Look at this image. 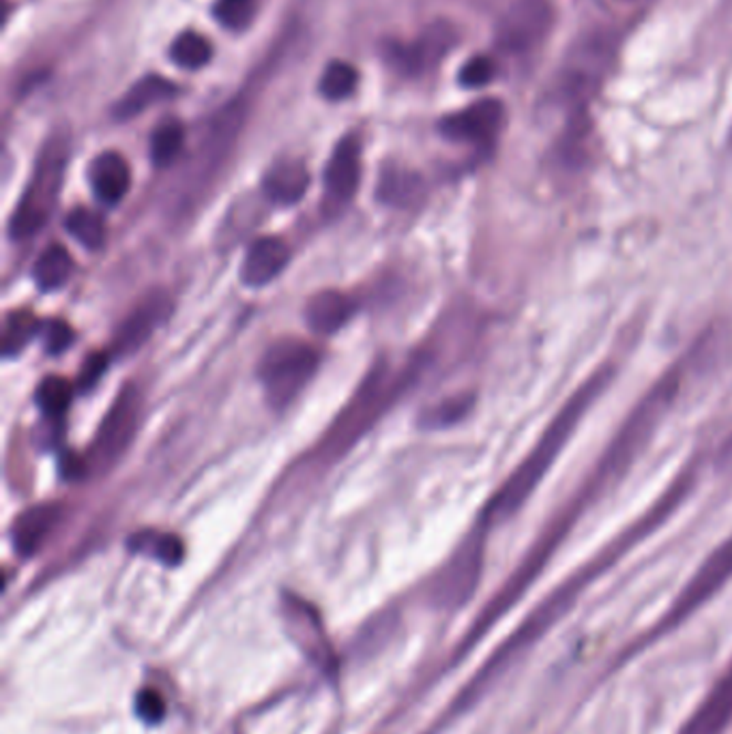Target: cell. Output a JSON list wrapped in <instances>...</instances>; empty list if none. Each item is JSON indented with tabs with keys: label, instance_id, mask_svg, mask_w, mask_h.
Wrapping results in <instances>:
<instances>
[{
	"label": "cell",
	"instance_id": "obj_1",
	"mask_svg": "<svg viewBox=\"0 0 732 734\" xmlns=\"http://www.w3.org/2000/svg\"><path fill=\"white\" fill-rule=\"evenodd\" d=\"M611 379H613V370L602 368L563 404V408L556 413V417L543 429L540 440L529 451V456L516 466V470L502 483L501 490L490 499L488 507L484 509V513H481L484 529L497 526L505 520H509L513 513L520 511V507L524 502L533 497L541 479L548 475L552 464L556 462V458L570 443L582 417L604 393Z\"/></svg>",
	"mask_w": 732,
	"mask_h": 734
},
{
	"label": "cell",
	"instance_id": "obj_2",
	"mask_svg": "<svg viewBox=\"0 0 732 734\" xmlns=\"http://www.w3.org/2000/svg\"><path fill=\"white\" fill-rule=\"evenodd\" d=\"M413 374V368L404 372H393L385 361L374 365L357 389V393L350 397L342 415L320 440L314 458L320 464H331L347 456L348 449L379 422V417L385 415L386 408L411 385Z\"/></svg>",
	"mask_w": 732,
	"mask_h": 734
},
{
	"label": "cell",
	"instance_id": "obj_3",
	"mask_svg": "<svg viewBox=\"0 0 732 734\" xmlns=\"http://www.w3.org/2000/svg\"><path fill=\"white\" fill-rule=\"evenodd\" d=\"M65 166H67L65 140H50L47 147L39 155L33 179L9 222V232L13 238H29L45 226L47 217L52 215L59 202Z\"/></svg>",
	"mask_w": 732,
	"mask_h": 734
},
{
	"label": "cell",
	"instance_id": "obj_4",
	"mask_svg": "<svg viewBox=\"0 0 732 734\" xmlns=\"http://www.w3.org/2000/svg\"><path fill=\"white\" fill-rule=\"evenodd\" d=\"M318 363V352L301 340L284 338L275 342L258 365V379L270 406L275 411L286 408L308 386Z\"/></svg>",
	"mask_w": 732,
	"mask_h": 734
},
{
	"label": "cell",
	"instance_id": "obj_5",
	"mask_svg": "<svg viewBox=\"0 0 732 734\" xmlns=\"http://www.w3.org/2000/svg\"><path fill=\"white\" fill-rule=\"evenodd\" d=\"M140 419V393L134 385L125 386L104 415L86 456L82 460V475L102 477L115 468L129 449Z\"/></svg>",
	"mask_w": 732,
	"mask_h": 734
},
{
	"label": "cell",
	"instance_id": "obj_6",
	"mask_svg": "<svg viewBox=\"0 0 732 734\" xmlns=\"http://www.w3.org/2000/svg\"><path fill=\"white\" fill-rule=\"evenodd\" d=\"M554 11L548 0H516L501 18L497 39L505 52L524 54L550 33Z\"/></svg>",
	"mask_w": 732,
	"mask_h": 734
},
{
	"label": "cell",
	"instance_id": "obj_7",
	"mask_svg": "<svg viewBox=\"0 0 732 734\" xmlns=\"http://www.w3.org/2000/svg\"><path fill=\"white\" fill-rule=\"evenodd\" d=\"M172 311V299L166 290H151L118 325L110 352L116 357H129L145 347L161 322Z\"/></svg>",
	"mask_w": 732,
	"mask_h": 734
},
{
	"label": "cell",
	"instance_id": "obj_8",
	"mask_svg": "<svg viewBox=\"0 0 732 734\" xmlns=\"http://www.w3.org/2000/svg\"><path fill=\"white\" fill-rule=\"evenodd\" d=\"M502 120H505V108L501 102L481 99L477 104L466 106L460 113L445 116L438 129L452 142L486 147L499 136Z\"/></svg>",
	"mask_w": 732,
	"mask_h": 734
},
{
	"label": "cell",
	"instance_id": "obj_9",
	"mask_svg": "<svg viewBox=\"0 0 732 734\" xmlns=\"http://www.w3.org/2000/svg\"><path fill=\"white\" fill-rule=\"evenodd\" d=\"M284 618L288 623L290 636L295 642L304 649V653L325 672L336 670V659L331 653V647L325 638L322 625L318 620V615L309 608L308 604L299 602L297 597H288L284 602Z\"/></svg>",
	"mask_w": 732,
	"mask_h": 734
},
{
	"label": "cell",
	"instance_id": "obj_10",
	"mask_svg": "<svg viewBox=\"0 0 732 734\" xmlns=\"http://www.w3.org/2000/svg\"><path fill=\"white\" fill-rule=\"evenodd\" d=\"M361 179V149L354 138H344L325 168V192L331 206L340 209L352 200Z\"/></svg>",
	"mask_w": 732,
	"mask_h": 734
},
{
	"label": "cell",
	"instance_id": "obj_11",
	"mask_svg": "<svg viewBox=\"0 0 732 734\" xmlns=\"http://www.w3.org/2000/svg\"><path fill=\"white\" fill-rule=\"evenodd\" d=\"M732 576V535L724 541L698 570L694 579L686 586L683 595L677 602L675 617H683L698 608L704 599H709L726 579Z\"/></svg>",
	"mask_w": 732,
	"mask_h": 734
},
{
	"label": "cell",
	"instance_id": "obj_12",
	"mask_svg": "<svg viewBox=\"0 0 732 734\" xmlns=\"http://www.w3.org/2000/svg\"><path fill=\"white\" fill-rule=\"evenodd\" d=\"M481 538H470L463 545V550L452 559L445 572L436 578L434 597L441 604L463 602L464 597L473 591L477 572H479V556H481Z\"/></svg>",
	"mask_w": 732,
	"mask_h": 734
},
{
	"label": "cell",
	"instance_id": "obj_13",
	"mask_svg": "<svg viewBox=\"0 0 732 734\" xmlns=\"http://www.w3.org/2000/svg\"><path fill=\"white\" fill-rule=\"evenodd\" d=\"M290 260V247L279 236L258 238L245 254L241 279L250 288H263L270 284Z\"/></svg>",
	"mask_w": 732,
	"mask_h": 734
},
{
	"label": "cell",
	"instance_id": "obj_14",
	"mask_svg": "<svg viewBox=\"0 0 732 734\" xmlns=\"http://www.w3.org/2000/svg\"><path fill=\"white\" fill-rule=\"evenodd\" d=\"M61 520H63V507H59V504L45 502V504H35V507L24 509L11 526V540H13L15 550L22 556L35 554L47 538L56 531Z\"/></svg>",
	"mask_w": 732,
	"mask_h": 734
},
{
	"label": "cell",
	"instance_id": "obj_15",
	"mask_svg": "<svg viewBox=\"0 0 732 734\" xmlns=\"http://www.w3.org/2000/svg\"><path fill=\"white\" fill-rule=\"evenodd\" d=\"M88 185L102 204L116 206L131 188L129 163L115 151L97 155L88 166Z\"/></svg>",
	"mask_w": 732,
	"mask_h": 734
},
{
	"label": "cell",
	"instance_id": "obj_16",
	"mask_svg": "<svg viewBox=\"0 0 732 734\" xmlns=\"http://www.w3.org/2000/svg\"><path fill=\"white\" fill-rule=\"evenodd\" d=\"M308 188V168L299 159L277 161L275 166H270L263 181V190L267 193V198L282 206L297 204L306 195Z\"/></svg>",
	"mask_w": 732,
	"mask_h": 734
},
{
	"label": "cell",
	"instance_id": "obj_17",
	"mask_svg": "<svg viewBox=\"0 0 732 734\" xmlns=\"http://www.w3.org/2000/svg\"><path fill=\"white\" fill-rule=\"evenodd\" d=\"M354 311V304L340 290H322L314 295L306 308V320L311 331L320 336L338 333Z\"/></svg>",
	"mask_w": 732,
	"mask_h": 734
},
{
	"label": "cell",
	"instance_id": "obj_18",
	"mask_svg": "<svg viewBox=\"0 0 732 734\" xmlns=\"http://www.w3.org/2000/svg\"><path fill=\"white\" fill-rule=\"evenodd\" d=\"M454 43V31L449 26H436L427 31L424 38L397 50V65L411 74H420L434 63H438Z\"/></svg>",
	"mask_w": 732,
	"mask_h": 734
},
{
	"label": "cell",
	"instance_id": "obj_19",
	"mask_svg": "<svg viewBox=\"0 0 732 734\" xmlns=\"http://www.w3.org/2000/svg\"><path fill=\"white\" fill-rule=\"evenodd\" d=\"M174 93H177V86L166 77H142L116 102L113 115L118 120H129L131 116L149 110L155 104H161L163 99H170Z\"/></svg>",
	"mask_w": 732,
	"mask_h": 734
},
{
	"label": "cell",
	"instance_id": "obj_20",
	"mask_svg": "<svg viewBox=\"0 0 732 734\" xmlns=\"http://www.w3.org/2000/svg\"><path fill=\"white\" fill-rule=\"evenodd\" d=\"M74 273V260L63 245H50L35 263L33 277L39 288L50 292L63 288Z\"/></svg>",
	"mask_w": 732,
	"mask_h": 734
},
{
	"label": "cell",
	"instance_id": "obj_21",
	"mask_svg": "<svg viewBox=\"0 0 732 734\" xmlns=\"http://www.w3.org/2000/svg\"><path fill=\"white\" fill-rule=\"evenodd\" d=\"M129 547L134 552H142L153 556L155 561L163 563L166 567H177L185 556V545L177 535H161V533H140L129 540Z\"/></svg>",
	"mask_w": 732,
	"mask_h": 734
},
{
	"label": "cell",
	"instance_id": "obj_22",
	"mask_svg": "<svg viewBox=\"0 0 732 734\" xmlns=\"http://www.w3.org/2000/svg\"><path fill=\"white\" fill-rule=\"evenodd\" d=\"M185 147V129L179 120H163L151 136V159L157 168L170 166Z\"/></svg>",
	"mask_w": 732,
	"mask_h": 734
},
{
	"label": "cell",
	"instance_id": "obj_23",
	"mask_svg": "<svg viewBox=\"0 0 732 734\" xmlns=\"http://www.w3.org/2000/svg\"><path fill=\"white\" fill-rule=\"evenodd\" d=\"M213 56L211 41L195 31H183L170 45V58L181 70H200Z\"/></svg>",
	"mask_w": 732,
	"mask_h": 734
},
{
	"label": "cell",
	"instance_id": "obj_24",
	"mask_svg": "<svg viewBox=\"0 0 732 734\" xmlns=\"http://www.w3.org/2000/svg\"><path fill=\"white\" fill-rule=\"evenodd\" d=\"M65 228L86 249H99L106 243V224L102 215L91 209H74L65 220Z\"/></svg>",
	"mask_w": 732,
	"mask_h": 734
},
{
	"label": "cell",
	"instance_id": "obj_25",
	"mask_svg": "<svg viewBox=\"0 0 732 734\" xmlns=\"http://www.w3.org/2000/svg\"><path fill=\"white\" fill-rule=\"evenodd\" d=\"M422 192V181L413 172H406L402 168L386 170L381 179L379 198L391 204V206H406L411 204Z\"/></svg>",
	"mask_w": 732,
	"mask_h": 734
},
{
	"label": "cell",
	"instance_id": "obj_26",
	"mask_svg": "<svg viewBox=\"0 0 732 734\" xmlns=\"http://www.w3.org/2000/svg\"><path fill=\"white\" fill-rule=\"evenodd\" d=\"M41 322L29 311H11L4 320V336H2V350L4 357H15L29 342L39 336Z\"/></svg>",
	"mask_w": 732,
	"mask_h": 734
},
{
	"label": "cell",
	"instance_id": "obj_27",
	"mask_svg": "<svg viewBox=\"0 0 732 734\" xmlns=\"http://www.w3.org/2000/svg\"><path fill=\"white\" fill-rule=\"evenodd\" d=\"M357 84H359L357 70L344 61H333L325 67L318 88L322 97H327L329 102H342L357 91Z\"/></svg>",
	"mask_w": 732,
	"mask_h": 734
},
{
	"label": "cell",
	"instance_id": "obj_28",
	"mask_svg": "<svg viewBox=\"0 0 732 734\" xmlns=\"http://www.w3.org/2000/svg\"><path fill=\"white\" fill-rule=\"evenodd\" d=\"M35 402L45 417L59 419L67 413L72 404V385L61 376H47L38 386Z\"/></svg>",
	"mask_w": 732,
	"mask_h": 734
},
{
	"label": "cell",
	"instance_id": "obj_29",
	"mask_svg": "<svg viewBox=\"0 0 732 734\" xmlns=\"http://www.w3.org/2000/svg\"><path fill=\"white\" fill-rule=\"evenodd\" d=\"M732 713V677L724 683V688L711 700V704L702 711V715L694 720V726L688 734H715Z\"/></svg>",
	"mask_w": 732,
	"mask_h": 734
},
{
	"label": "cell",
	"instance_id": "obj_30",
	"mask_svg": "<svg viewBox=\"0 0 732 734\" xmlns=\"http://www.w3.org/2000/svg\"><path fill=\"white\" fill-rule=\"evenodd\" d=\"M256 7L258 0H218L213 7V15L222 26L241 31L254 20Z\"/></svg>",
	"mask_w": 732,
	"mask_h": 734
},
{
	"label": "cell",
	"instance_id": "obj_31",
	"mask_svg": "<svg viewBox=\"0 0 732 734\" xmlns=\"http://www.w3.org/2000/svg\"><path fill=\"white\" fill-rule=\"evenodd\" d=\"M497 74V65L488 56H473L468 58L458 74V82L463 88H481Z\"/></svg>",
	"mask_w": 732,
	"mask_h": 734
},
{
	"label": "cell",
	"instance_id": "obj_32",
	"mask_svg": "<svg viewBox=\"0 0 732 734\" xmlns=\"http://www.w3.org/2000/svg\"><path fill=\"white\" fill-rule=\"evenodd\" d=\"M39 336L43 340V348L50 354H59V352H63L65 348L74 342V331H72V327L65 320L43 322Z\"/></svg>",
	"mask_w": 732,
	"mask_h": 734
},
{
	"label": "cell",
	"instance_id": "obj_33",
	"mask_svg": "<svg viewBox=\"0 0 732 734\" xmlns=\"http://www.w3.org/2000/svg\"><path fill=\"white\" fill-rule=\"evenodd\" d=\"M136 713L147 724H159L166 715V702L159 692L142 690L136 695Z\"/></svg>",
	"mask_w": 732,
	"mask_h": 734
},
{
	"label": "cell",
	"instance_id": "obj_34",
	"mask_svg": "<svg viewBox=\"0 0 732 734\" xmlns=\"http://www.w3.org/2000/svg\"><path fill=\"white\" fill-rule=\"evenodd\" d=\"M464 406L466 404L460 400H449V402L441 404L438 408L427 411L422 419H424L425 427H443V425L454 422L456 417H460L464 413Z\"/></svg>",
	"mask_w": 732,
	"mask_h": 734
},
{
	"label": "cell",
	"instance_id": "obj_35",
	"mask_svg": "<svg viewBox=\"0 0 732 734\" xmlns=\"http://www.w3.org/2000/svg\"><path fill=\"white\" fill-rule=\"evenodd\" d=\"M106 357L104 354H95L88 359V363H84V370H82V376H79V385L82 386H93V383L106 372Z\"/></svg>",
	"mask_w": 732,
	"mask_h": 734
},
{
	"label": "cell",
	"instance_id": "obj_36",
	"mask_svg": "<svg viewBox=\"0 0 732 734\" xmlns=\"http://www.w3.org/2000/svg\"><path fill=\"white\" fill-rule=\"evenodd\" d=\"M623 2H632V0H623Z\"/></svg>",
	"mask_w": 732,
	"mask_h": 734
},
{
	"label": "cell",
	"instance_id": "obj_37",
	"mask_svg": "<svg viewBox=\"0 0 732 734\" xmlns=\"http://www.w3.org/2000/svg\"><path fill=\"white\" fill-rule=\"evenodd\" d=\"M731 138H732V136H731Z\"/></svg>",
	"mask_w": 732,
	"mask_h": 734
}]
</instances>
